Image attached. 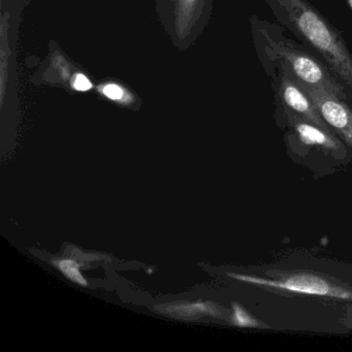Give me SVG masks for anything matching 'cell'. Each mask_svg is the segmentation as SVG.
Returning a JSON list of instances; mask_svg holds the SVG:
<instances>
[{"label": "cell", "mask_w": 352, "mask_h": 352, "mask_svg": "<svg viewBox=\"0 0 352 352\" xmlns=\"http://www.w3.org/2000/svg\"><path fill=\"white\" fill-rule=\"evenodd\" d=\"M250 21L255 50L269 77L284 72L302 87L323 90L349 102L352 96L347 88L304 45L288 38L283 26L257 16L251 17Z\"/></svg>", "instance_id": "1"}, {"label": "cell", "mask_w": 352, "mask_h": 352, "mask_svg": "<svg viewBox=\"0 0 352 352\" xmlns=\"http://www.w3.org/2000/svg\"><path fill=\"white\" fill-rule=\"evenodd\" d=\"M278 24L318 57L352 96V54L341 32L308 0H265Z\"/></svg>", "instance_id": "2"}, {"label": "cell", "mask_w": 352, "mask_h": 352, "mask_svg": "<svg viewBox=\"0 0 352 352\" xmlns=\"http://www.w3.org/2000/svg\"><path fill=\"white\" fill-rule=\"evenodd\" d=\"M228 275L239 281L254 284L259 287L352 300V287L340 285L333 280L312 272L267 271V278L234 273H228Z\"/></svg>", "instance_id": "3"}, {"label": "cell", "mask_w": 352, "mask_h": 352, "mask_svg": "<svg viewBox=\"0 0 352 352\" xmlns=\"http://www.w3.org/2000/svg\"><path fill=\"white\" fill-rule=\"evenodd\" d=\"M276 117L288 129V135L292 143L316 148L333 156H342L345 153V144L333 133L317 126L314 123L285 109L276 107Z\"/></svg>", "instance_id": "4"}, {"label": "cell", "mask_w": 352, "mask_h": 352, "mask_svg": "<svg viewBox=\"0 0 352 352\" xmlns=\"http://www.w3.org/2000/svg\"><path fill=\"white\" fill-rule=\"evenodd\" d=\"M270 78L272 79L277 108L285 109L314 123L317 126L333 133L329 125L321 118L308 92L296 80L284 72H277L270 76Z\"/></svg>", "instance_id": "5"}, {"label": "cell", "mask_w": 352, "mask_h": 352, "mask_svg": "<svg viewBox=\"0 0 352 352\" xmlns=\"http://www.w3.org/2000/svg\"><path fill=\"white\" fill-rule=\"evenodd\" d=\"M304 88L329 129L346 146L352 148V108L348 102L323 90Z\"/></svg>", "instance_id": "6"}, {"label": "cell", "mask_w": 352, "mask_h": 352, "mask_svg": "<svg viewBox=\"0 0 352 352\" xmlns=\"http://www.w3.org/2000/svg\"><path fill=\"white\" fill-rule=\"evenodd\" d=\"M164 313L179 317L182 319L199 318V317L209 315V316H221L222 311L220 307L211 302H195V304H175L164 305Z\"/></svg>", "instance_id": "7"}, {"label": "cell", "mask_w": 352, "mask_h": 352, "mask_svg": "<svg viewBox=\"0 0 352 352\" xmlns=\"http://www.w3.org/2000/svg\"><path fill=\"white\" fill-rule=\"evenodd\" d=\"M232 323L239 327H252V329H267V325L249 314L241 305L232 304Z\"/></svg>", "instance_id": "8"}, {"label": "cell", "mask_w": 352, "mask_h": 352, "mask_svg": "<svg viewBox=\"0 0 352 352\" xmlns=\"http://www.w3.org/2000/svg\"><path fill=\"white\" fill-rule=\"evenodd\" d=\"M55 265L67 276L72 281L80 284V285L87 286L88 283L84 279L83 275L80 272L79 265L77 261L74 259H58V261H53Z\"/></svg>", "instance_id": "9"}, {"label": "cell", "mask_w": 352, "mask_h": 352, "mask_svg": "<svg viewBox=\"0 0 352 352\" xmlns=\"http://www.w3.org/2000/svg\"><path fill=\"white\" fill-rule=\"evenodd\" d=\"M102 94L113 100H120L123 98V90L116 84H108L102 88Z\"/></svg>", "instance_id": "10"}, {"label": "cell", "mask_w": 352, "mask_h": 352, "mask_svg": "<svg viewBox=\"0 0 352 352\" xmlns=\"http://www.w3.org/2000/svg\"><path fill=\"white\" fill-rule=\"evenodd\" d=\"M73 87L78 91H88L91 89L92 83L84 75H77L73 82Z\"/></svg>", "instance_id": "11"}, {"label": "cell", "mask_w": 352, "mask_h": 352, "mask_svg": "<svg viewBox=\"0 0 352 352\" xmlns=\"http://www.w3.org/2000/svg\"><path fill=\"white\" fill-rule=\"evenodd\" d=\"M346 3H347L348 7L352 11V0H346Z\"/></svg>", "instance_id": "12"}]
</instances>
